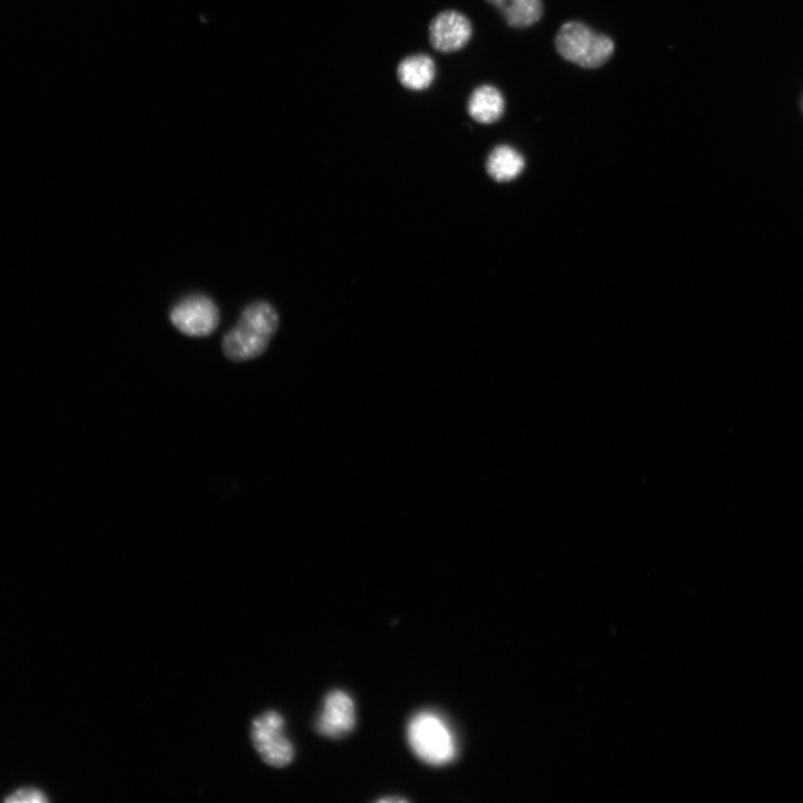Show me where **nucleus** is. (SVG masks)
Returning a JSON list of instances; mask_svg holds the SVG:
<instances>
[{
  "instance_id": "obj_1",
  "label": "nucleus",
  "mask_w": 803,
  "mask_h": 803,
  "mask_svg": "<svg viewBox=\"0 0 803 803\" xmlns=\"http://www.w3.org/2000/svg\"><path fill=\"white\" fill-rule=\"evenodd\" d=\"M279 328V315L268 301H256L241 312L238 323L223 338L222 351L232 362L263 355Z\"/></svg>"
},
{
  "instance_id": "obj_2",
  "label": "nucleus",
  "mask_w": 803,
  "mask_h": 803,
  "mask_svg": "<svg viewBox=\"0 0 803 803\" xmlns=\"http://www.w3.org/2000/svg\"><path fill=\"white\" fill-rule=\"evenodd\" d=\"M408 740L419 759L430 766H446L457 756V744L447 723L436 713H418L409 723Z\"/></svg>"
},
{
  "instance_id": "obj_3",
  "label": "nucleus",
  "mask_w": 803,
  "mask_h": 803,
  "mask_svg": "<svg viewBox=\"0 0 803 803\" xmlns=\"http://www.w3.org/2000/svg\"><path fill=\"white\" fill-rule=\"evenodd\" d=\"M556 50L562 58L583 68H598L615 51L614 42L580 22L562 25L556 36Z\"/></svg>"
},
{
  "instance_id": "obj_4",
  "label": "nucleus",
  "mask_w": 803,
  "mask_h": 803,
  "mask_svg": "<svg viewBox=\"0 0 803 803\" xmlns=\"http://www.w3.org/2000/svg\"><path fill=\"white\" fill-rule=\"evenodd\" d=\"M252 739L262 759L275 768L292 763L295 749L285 734V719L277 712H267L253 722Z\"/></svg>"
},
{
  "instance_id": "obj_5",
  "label": "nucleus",
  "mask_w": 803,
  "mask_h": 803,
  "mask_svg": "<svg viewBox=\"0 0 803 803\" xmlns=\"http://www.w3.org/2000/svg\"><path fill=\"white\" fill-rule=\"evenodd\" d=\"M173 324L190 338L211 336L220 323V312L215 301L205 295H191L172 310Z\"/></svg>"
},
{
  "instance_id": "obj_6",
  "label": "nucleus",
  "mask_w": 803,
  "mask_h": 803,
  "mask_svg": "<svg viewBox=\"0 0 803 803\" xmlns=\"http://www.w3.org/2000/svg\"><path fill=\"white\" fill-rule=\"evenodd\" d=\"M473 34L472 24L458 11H443L430 23L429 40L431 46L440 53L449 54L462 50Z\"/></svg>"
},
{
  "instance_id": "obj_7",
  "label": "nucleus",
  "mask_w": 803,
  "mask_h": 803,
  "mask_svg": "<svg viewBox=\"0 0 803 803\" xmlns=\"http://www.w3.org/2000/svg\"><path fill=\"white\" fill-rule=\"evenodd\" d=\"M356 725V711L352 697L343 691L331 692L317 721V732L324 737L341 738Z\"/></svg>"
},
{
  "instance_id": "obj_8",
  "label": "nucleus",
  "mask_w": 803,
  "mask_h": 803,
  "mask_svg": "<svg viewBox=\"0 0 803 803\" xmlns=\"http://www.w3.org/2000/svg\"><path fill=\"white\" fill-rule=\"evenodd\" d=\"M396 74L402 87L420 92L432 86L437 68L435 61L429 55L416 54L402 59Z\"/></svg>"
},
{
  "instance_id": "obj_9",
  "label": "nucleus",
  "mask_w": 803,
  "mask_h": 803,
  "mask_svg": "<svg viewBox=\"0 0 803 803\" xmlns=\"http://www.w3.org/2000/svg\"><path fill=\"white\" fill-rule=\"evenodd\" d=\"M503 94L493 86H481L473 90L468 101L470 117L480 124L498 122L505 112Z\"/></svg>"
},
{
  "instance_id": "obj_10",
  "label": "nucleus",
  "mask_w": 803,
  "mask_h": 803,
  "mask_svg": "<svg viewBox=\"0 0 803 803\" xmlns=\"http://www.w3.org/2000/svg\"><path fill=\"white\" fill-rule=\"evenodd\" d=\"M514 29H528L540 21L543 13L541 0H487Z\"/></svg>"
},
{
  "instance_id": "obj_11",
  "label": "nucleus",
  "mask_w": 803,
  "mask_h": 803,
  "mask_svg": "<svg viewBox=\"0 0 803 803\" xmlns=\"http://www.w3.org/2000/svg\"><path fill=\"white\" fill-rule=\"evenodd\" d=\"M524 169V156L510 145L495 147L487 161L488 174L498 183H508L518 178Z\"/></svg>"
},
{
  "instance_id": "obj_12",
  "label": "nucleus",
  "mask_w": 803,
  "mask_h": 803,
  "mask_svg": "<svg viewBox=\"0 0 803 803\" xmlns=\"http://www.w3.org/2000/svg\"><path fill=\"white\" fill-rule=\"evenodd\" d=\"M8 803H47L44 792L35 788H24L15 791L6 800Z\"/></svg>"
},
{
  "instance_id": "obj_13",
  "label": "nucleus",
  "mask_w": 803,
  "mask_h": 803,
  "mask_svg": "<svg viewBox=\"0 0 803 803\" xmlns=\"http://www.w3.org/2000/svg\"><path fill=\"white\" fill-rule=\"evenodd\" d=\"M408 800L404 798H383L378 802L387 803V802H407Z\"/></svg>"
}]
</instances>
